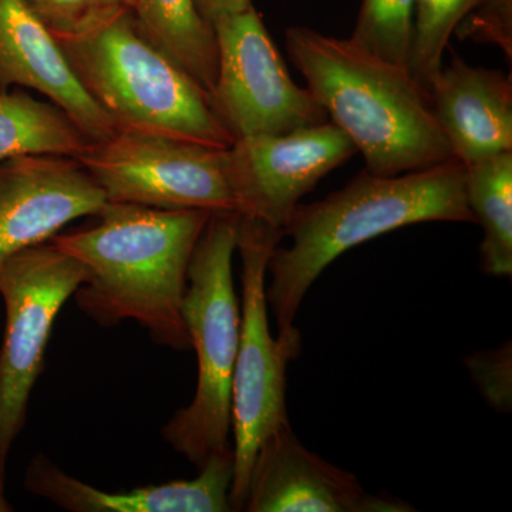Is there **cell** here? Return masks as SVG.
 <instances>
[{"instance_id": "6da1fadb", "label": "cell", "mask_w": 512, "mask_h": 512, "mask_svg": "<svg viewBox=\"0 0 512 512\" xmlns=\"http://www.w3.org/2000/svg\"><path fill=\"white\" fill-rule=\"evenodd\" d=\"M211 214L107 202L93 227L57 234L50 242L86 269L77 308L104 328L134 320L158 345L190 350L188 268Z\"/></svg>"}, {"instance_id": "7a4b0ae2", "label": "cell", "mask_w": 512, "mask_h": 512, "mask_svg": "<svg viewBox=\"0 0 512 512\" xmlns=\"http://www.w3.org/2000/svg\"><path fill=\"white\" fill-rule=\"evenodd\" d=\"M436 221L476 222L466 165L457 158L393 177L365 170L323 200L299 204L282 228L291 247L278 245L266 269V302L278 330L295 326L306 293L340 255L407 225Z\"/></svg>"}, {"instance_id": "3957f363", "label": "cell", "mask_w": 512, "mask_h": 512, "mask_svg": "<svg viewBox=\"0 0 512 512\" xmlns=\"http://www.w3.org/2000/svg\"><path fill=\"white\" fill-rule=\"evenodd\" d=\"M285 43L309 92L362 153L369 173L393 177L454 158L429 90L409 67L305 26L286 30Z\"/></svg>"}, {"instance_id": "277c9868", "label": "cell", "mask_w": 512, "mask_h": 512, "mask_svg": "<svg viewBox=\"0 0 512 512\" xmlns=\"http://www.w3.org/2000/svg\"><path fill=\"white\" fill-rule=\"evenodd\" d=\"M55 39L83 89L120 130L222 150L235 143L210 94L154 45L133 9H103L86 28Z\"/></svg>"}, {"instance_id": "5b68a950", "label": "cell", "mask_w": 512, "mask_h": 512, "mask_svg": "<svg viewBox=\"0 0 512 512\" xmlns=\"http://www.w3.org/2000/svg\"><path fill=\"white\" fill-rule=\"evenodd\" d=\"M238 220L237 212H212L192 252L183 316L197 353V389L161 430L165 443L197 468L232 447V377L241 328L232 276Z\"/></svg>"}, {"instance_id": "8992f818", "label": "cell", "mask_w": 512, "mask_h": 512, "mask_svg": "<svg viewBox=\"0 0 512 512\" xmlns=\"http://www.w3.org/2000/svg\"><path fill=\"white\" fill-rule=\"evenodd\" d=\"M282 229L239 215L237 251L241 256V328L232 377L234 480L232 511H244L249 473L262 441L288 423L286 370L302 353L301 332L291 326L272 335L266 302V269Z\"/></svg>"}, {"instance_id": "52a82bcc", "label": "cell", "mask_w": 512, "mask_h": 512, "mask_svg": "<svg viewBox=\"0 0 512 512\" xmlns=\"http://www.w3.org/2000/svg\"><path fill=\"white\" fill-rule=\"evenodd\" d=\"M86 279V269L52 242L0 261L6 326L0 348V487L13 444L28 419L30 394L45 365L53 325L64 303Z\"/></svg>"}, {"instance_id": "ba28073f", "label": "cell", "mask_w": 512, "mask_h": 512, "mask_svg": "<svg viewBox=\"0 0 512 512\" xmlns=\"http://www.w3.org/2000/svg\"><path fill=\"white\" fill-rule=\"evenodd\" d=\"M227 150L119 130L90 144L76 160L109 202L161 210L237 212L228 181Z\"/></svg>"}, {"instance_id": "9c48e42d", "label": "cell", "mask_w": 512, "mask_h": 512, "mask_svg": "<svg viewBox=\"0 0 512 512\" xmlns=\"http://www.w3.org/2000/svg\"><path fill=\"white\" fill-rule=\"evenodd\" d=\"M212 28L218 74L211 106L235 141L329 121L308 87L293 82L254 5L221 16Z\"/></svg>"}, {"instance_id": "30bf717a", "label": "cell", "mask_w": 512, "mask_h": 512, "mask_svg": "<svg viewBox=\"0 0 512 512\" xmlns=\"http://www.w3.org/2000/svg\"><path fill=\"white\" fill-rule=\"evenodd\" d=\"M356 153L355 144L332 121L239 138L227 150L237 214L284 228L302 197Z\"/></svg>"}, {"instance_id": "8fae6325", "label": "cell", "mask_w": 512, "mask_h": 512, "mask_svg": "<svg viewBox=\"0 0 512 512\" xmlns=\"http://www.w3.org/2000/svg\"><path fill=\"white\" fill-rule=\"evenodd\" d=\"M244 511L412 512L414 508L392 495L367 493L349 471L303 446L288 421L256 451Z\"/></svg>"}, {"instance_id": "7c38bea8", "label": "cell", "mask_w": 512, "mask_h": 512, "mask_svg": "<svg viewBox=\"0 0 512 512\" xmlns=\"http://www.w3.org/2000/svg\"><path fill=\"white\" fill-rule=\"evenodd\" d=\"M106 195L76 158L22 156L0 163V261L46 244L67 224L97 214Z\"/></svg>"}, {"instance_id": "4fadbf2b", "label": "cell", "mask_w": 512, "mask_h": 512, "mask_svg": "<svg viewBox=\"0 0 512 512\" xmlns=\"http://www.w3.org/2000/svg\"><path fill=\"white\" fill-rule=\"evenodd\" d=\"M234 480V450L207 458L192 480L146 485L107 493L77 480L49 457L37 454L25 473L26 490L70 512H229Z\"/></svg>"}, {"instance_id": "5bb4252c", "label": "cell", "mask_w": 512, "mask_h": 512, "mask_svg": "<svg viewBox=\"0 0 512 512\" xmlns=\"http://www.w3.org/2000/svg\"><path fill=\"white\" fill-rule=\"evenodd\" d=\"M12 86L49 97L92 143L120 130L83 89L55 36L20 0H0V92Z\"/></svg>"}, {"instance_id": "9a60e30c", "label": "cell", "mask_w": 512, "mask_h": 512, "mask_svg": "<svg viewBox=\"0 0 512 512\" xmlns=\"http://www.w3.org/2000/svg\"><path fill=\"white\" fill-rule=\"evenodd\" d=\"M431 109L460 163L512 151V83L501 70L454 56L429 86Z\"/></svg>"}, {"instance_id": "2e32d148", "label": "cell", "mask_w": 512, "mask_h": 512, "mask_svg": "<svg viewBox=\"0 0 512 512\" xmlns=\"http://www.w3.org/2000/svg\"><path fill=\"white\" fill-rule=\"evenodd\" d=\"M133 10L154 45L211 96L218 74L217 39L195 0H134Z\"/></svg>"}, {"instance_id": "e0dca14e", "label": "cell", "mask_w": 512, "mask_h": 512, "mask_svg": "<svg viewBox=\"0 0 512 512\" xmlns=\"http://www.w3.org/2000/svg\"><path fill=\"white\" fill-rule=\"evenodd\" d=\"M92 144L56 104L0 92V163L22 156L79 158Z\"/></svg>"}, {"instance_id": "ac0fdd59", "label": "cell", "mask_w": 512, "mask_h": 512, "mask_svg": "<svg viewBox=\"0 0 512 512\" xmlns=\"http://www.w3.org/2000/svg\"><path fill=\"white\" fill-rule=\"evenodd\" d=\"M466 198L483 228L481 269L487 275H512V151L466 165Z\"/></svg>"}, {"instance_id": "d6986e66", "label": "cell", "mask_w": 512, "mask_h": 512, "mask_svg": "<svg viewBox=\"0 0 512 512\" xmlns=\"http://www.w3.org/2000/svg\"><path fill=\"white\" fill-rule=\"evenodd\" d=\"M416 0H363L353 45L384 62L409 67Z\"/></svg>"}, {"instance_id": "ffe728a7", "label": "cell", "mask_w": 512, "mask_h": 512, "mask_svg": "<svg viewBox=\"0 0 512 512\" xmlns=\"http://www.w3.org/2000/svg\"><path fill=\"white\" fill-rule=\"evenodd\" d=\"M481 0H416L409 70L429 90L443 67V55L458 25Z\"/></svg>"}, {"instance_id": "44dd1931", "label": "cell", "mask_w": 512, "mask_h": 512, "mask_svg": "<svg viewBox=\"0 0 512 512\" xmlns=\"http://www.w3.org/2000/svg\"><path fill=\"white\" fill-rule=\"evenodd\" d=\"M511 343L500 349L485 350L466 357L471 379L477 384L485 402L501 413H510L512 407Z\"/></svg>"}, {"instance_id": "7402d4cb", "label": "cell", "mask_w": 512, "mask_h": 512, "mask_svg": "<svg viewBox=\"0 0 512 512\" xmlns=\"http://www.w3.org/2000/svg\"><path fill=\"white\" fill-rule=\"evenodd\" d=\"M460 39L495 43L512 59V0H481L458 25Z\"/></svg>"}, {"instance_id": "603a6c76", "label": "cell", "mask_w": 512, "mask_h": 512, "mask_svg": "<svg viewBox=\"0 0 512 512\" xmlns=\"http://www.w3.org/2000/svg\"><path fill=\"white\" fill-rule=\"evenodd\" d=\"M53 36L73 35L106 8L97 0H20Z\"/></svg>"}, {"instance_id": "cb8c5ba5", "label": "cell", "mask_w": 512, "mask_h": 512, "mask_svg": "<svg viewBox=\"0 0 512 512\" xmlns=\"http://www.w3.org/2000/svg\"><path fill=\"white\" fill-rule=\"evenodd\" d=\"M202 18L208 23H214L221 16L239 12L252 5L251 0H195Z\"/></svg>"}, {"instance_id": "d4e9b609", "label": "cell", "mask_w": 512, "mask_h": 512, "mask_svg": "<svg viewBox=\"0 0 512 512\" xmlns=\"http://www.w3.org/2000/svg\"><path fill=\"white\" fill-rule=\"evenodd\" d=\"M101 8H134V0H97Z\"/></svg>"}, {"instance_id": "484cf974", "label": "cell", "mask_w": 512, "mask_h": 512, "mask_svg": "<svg viewBox=\"0 0 512 512\" xmlns=\"http://www.w3.org/2000/svg\"><path fill=\"white\" fill-rule=\"evenodd\" d=\"M12 505L8 503V500L5 498V490L0 487V512H9L12 511Z\"/></svg>"}]
</instances>
